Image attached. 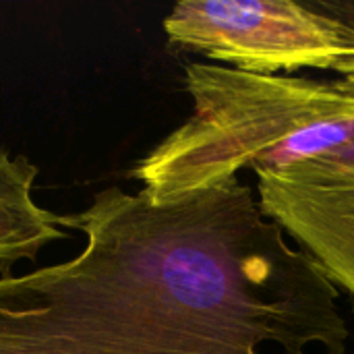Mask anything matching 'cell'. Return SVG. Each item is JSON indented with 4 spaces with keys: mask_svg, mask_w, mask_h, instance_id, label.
<instances>
[{
    "mask_svg": "<svg viewBox=\"0 0 354 354\" xmlns=\"http://www.w3.org/2000/svg\"><path fill=\"white\" fill-rule=\"evenodd\" d=\"M64 263L0 278V354H346L338 286L239 178L100 191Z\"/></svg>",
    "mask_w": 354,
    "mask_h": 354,
    "instance_id": "6da1fadb",
    "label": "cell"
},
{
    "mask_svg": "<svg viewBox=\"0 0 354 354\" xmlns=\"http://www.w3.org/2000/svg\"><path fill=\"white\" fill-rule=\"evenodd\" d=\"M193 114L137 162L131 176L156 203L284 170L354 139V91L342 81L259 75L193 62Z\"/></svg>",
    "mask_w": 354,
    "mask_h": 354,
    "instance_id": "7a4b0ae2",
    "label": "cell"
},
{
    "mask_svg": "<svg viewBox=\"0 0 354 354\" xmlns=\"http://www.w3.org/2000/svg\"><path fill=\"white\" fill-rule=\"evenodd\" d=\"M164 31L174 46L259 75L334 71L354 46L353 27L292 0H183Z\"/></svg>",
    "mask_w": 354,
    "mask_h": 354,
    "instance_id": "3957f363",
    "label": "cell"
},
{
    "mask_svg": "<svg viewBox=\"0 0 354 354\" xmlns=\"http://www.w3.org/2000/svg\"><path fill=\"white\" fill-rule=\"evenodd\" d=\"M257 199L354 299V139L290 168L259 172Z\"/></svg>",
    "mask_w": 354,
    "mask_h": 354,
    "instance_id": "277c9868",
    "label": "cell"
},
{
    "mask_svg": "<svg viewBox=\"0 0 354 354\" xmlns=\"http://www.w3.org/2000/svg\"><path fill=\"white\" fill-rule=\"evenodd\" d=\"M37 166L25 156L0 149V278L19 261H35L39 251L68 236L58 216L39 207L33 197Z\"/></svg>",
    "mask_w": 354,
    "mask_h": 354,
    "instance_id": "5b68a950",
    "label": "cell"
},
{
    "mask_svg": "<svg viewBox=\"0 0 354 354\" xmlns=\"http://www.w3.org/2000/svg\"><path fill=\"white\" fill-rule=\"evenodd\" d=\"M334 71L342 77L340 81H342L351 91H354V46L351 48V52H348L344 58H340V60L336 62Z\"/></svg>",
    "mask_w": 354,
    "mask_h": 354,
    "instance_id": "8992f818",
    "label": "cell"
}]
</instances>
